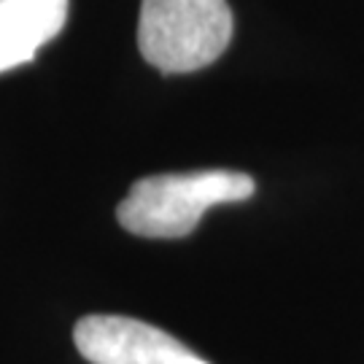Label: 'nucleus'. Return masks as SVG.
<instances>
[{
	"instance_id": "20e7f679",
	"label": "nucleus",
	"mask_w": 364,
	"mask_h": 364,
	"mask_svg": "<svg viewBox=\"0 0 364 364\" xmlns=\"http://www.w3.org/2000/svg\"><path fill=\"white\" fill-rule=\"evenodd\" d=\"M65 22L68 0H0V73L33 63Z\"/></svg>"
},
{
	"instance_id": "f257e3e1",
	"label": "nucleus",
	"mask_w": 364,
	"mask_h": 364,
	"mask_svg": "<svg viewBox=\"0 0 364 364\" xmlns=\"http://www.w3.org/2000/svg\"><path fill=\"white\" fill-rule=\"evenodd\" d=\"M257 183L237 170H195L162 173L132 183L119 203L117 219L141 237H183L195 232L200 216L213 205L243 203L254 195Z\"/></svg>"
},
{
	"instance_id": "7ed1b4c3",
	"label": "nucleus",
	"mask_w": 364,
	"mask_h": 364,
	"mask_svg": "<svg viewBox=\"0 0 364 364\" xmlns=\"http://www.w3.org/2000/svg\"><path fill=\"white\" fill-rule=\"evenodd\" d=\"M73 340L90 364H208L181 340L130 316H84Z\"/></svg>"
},
{
	"instance_id": "f03ea898",
	"label": "nucleus",
	"mask_w": 364,
	"mask_h": 364,
	"mask_svg": "<svg viewBox=\"0 0 364 364\" xmlns=\"http://www.w3.org/2000/svg\"><path fill=\"white\" fill-rule=\"evenodd\" d=\"M232 27L227 0H141L138 49L162 73H192L219 60Z\"/></svg>"
}]
</instances>
